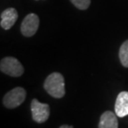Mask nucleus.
Instances as JSON below:
<instances>
[{
  "label": "nucleus",
  "instance_id": "obj_7",
  "mask_svg": "<svg viewBox=\"0 0 128 128\" xmlns=\"http://www.w3.org/2000/svg\"><path fill=\"white\" fill-rule=\"evenodd\" d=\"M18 12L13 8H9L1 13L0 25L4 30H9L18 19Z\"/></svg>",
  "mask_w": 128,
  "mask_h": 128
},
{
  "label": "nucleus",
  "instance_id": "obj_11",
  "mask_svg": "<svg viewBox=\"0 0 128 128\" xmlns=\"http://www.w3.org/2000/svg\"><path fill=\"white\" fill-rule=\"evenodd\" d=\"M59 128H73L72 126H68V125H62Z\"/></svg>",
  "mask_w": 128,
  "mask_h": 128
},
{
  "label": "nucleus",
  "instance_id": "obj_8",
  "mask_svg": "<svg viewBox=\"0 0 128 128\" xmlns=\"http://www.w3.org/2000/svg\"><path fill=\"white\" fill-rule=\"evenodd\" d=\"M98 128H118L116 114L111 111H106L100 118Z\"/></svg>",
  "mask_w": 128,
  "mask_h": 128
},
{
  "label": "nucleus",
  "instance_id": "obj_3",
  "mask_svg": "<svg viewBox=\"0 0 128 128\" xmlns=\"http://www.w3.org/2000/svg\"><path fill=\"white\" fill-rule=\"evenodd\" d=\"M27 92L23 88L17 87L8 92L3 99V103L7 108L13 109L18 108L24 102L26 98Z\"/></svg>",
  "mask_w": 128,
  "mask_h": 128
},
{
  "label": "nucleus",
  "instance_id": "obj_4",
  "mask_svg": "<svg viewBox=\"0 0 128 128\" xmlns=\"http://www.w3.org/2000/svg\"><path fill=\"white\" fill-rule=\"evenodd\" d=\"M32 116L37 123H43L48 119L50 116V108L47 103H42L38 100L34 98L31 102Z\"/></svg>",
  "mask_w": 128,
  "mask_h": 128
},
{
  "label": "nucleus",
  "instance_id": "obj_9",
  "mask_svg": "<svg viewBox=\"0 0 128 128\" xmlns=\"http://www.w3.org/2000/svg\"><path fill=\"white\" fill-rule=\"evenodd\" d=\"M119 58L121 64L128 68V40L122 43L119 50Z\"/></svg>",
  "mask_w": 128,
  "mask_h": 128
},
{
  "label": "nucleus",
  "instance_id": "obj_6",
  "mask_svg": "<svg viewBox=\"0 0 128 128\" xmlns=\"http://www.w3.org/2000/svg\"><path fill=\"white\" fill-rule=\"evenodd\" d=\"M115 112L119 118L128 115V92L123 91L118 94L115 103Z\"/></svg>",
  "mask_w": 128,
  "mask_h": 128
},
{
  "label": "nucleus",
  "instance_id": "obj_5",
  "mask_svg": "<svg viewBox=\"0 0 128 128\" xmlns=\"http://www.w3.org/2000/svg\"><path fill=\"white\" fill-rule=\"evenodd\" d=\"M39 26V18L35 13H29L23 19L21 25V32L24 36L30 37L36 33Z\"/></svg>",
  "mask_w": 128,
  "mask_h": 128
},
{
  "label": "nucleus",
  "instance_id": "obj_10",
  "mask_svg": "<svg viewBox=\"0 0 128 128\" xmlns=\"http://www.w3.org/2000/svg\"><path fill=\"white\" fill-rule=\"evenodd\" d=\"M72 4L80 10H86L91 4V0H70Z\"/></svg>",
  "mask_w": 128,
  "mask_h": 128
},
{
  "label": "nucleus",
  "instance_id": "obj_1",
  "mask_svg": "<svg viewBox=\"0 0 128 128\" xmlns=\"http://www.w3.org/2000/svg\"><path fill=\"white\" fill-rule=\"evenodd\" d=\"M43 87L48 94L55 98H62L66 92L64 78L58 72L50 74L45 80Z\"/></svg>",
  "mask_w": 128,
  "mask_h": 128
},
{
  "label": "nucleus",
  "instance_id": "obj_2",
  "mask_svg": "<svg viewBox=\"0 0 128 128\" xmlns=\"http://www.w3.org/2000/svg\"><path fill=\"white\" fill-rule=\"evenodd\" d=\"M0 70L3 73L11 77H20L24 72L23 66L14 57L8 56L2 59L0 63Z\"/></svg>",
  "mask_w": 128,
  "mask_h": 128
}]
</instances>
